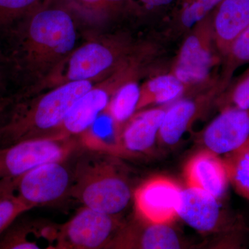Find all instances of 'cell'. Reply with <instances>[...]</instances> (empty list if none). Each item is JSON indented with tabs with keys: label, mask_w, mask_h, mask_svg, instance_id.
I'll use <instances>...</instances> for the list:
<instances>
[{
	"label": "cell",
	"mask_w": 249,
	"mask_h": 249,
	"mask_svg": "<svg viewBox=\"0 0 249 249\" xmlns=\"http://www.w3.org/2000/svg\"><path fill=\"white\" fill-rule=\"evenodd\" d=\"M75 16L52 0L28 14L5 33L9 52L5 53L13 77L23 89L38 83L76 47Z\"/></svg>",
	"instance_id": "cell-1"
},
{
	"label": "cell",
	"mask_w": 249,
	"mask_h": 249,
	"mask_svg": "<svg viewBox=\"0 0 249 249\" xmlns=\"http://www.w3.org/2000/svg\"><path fill=\"white\" fill-rule=\"evenodd\" d=\"M96 82H71L30 97H14L0 124V147L56 135L72 106Z\"/></svg>",
	"instance_id": "cell-2"
},
{
	"label": "cell",
	"mask_w": 249,
	"mask_h": 249,
	"mask_svg": "<svg viewBox=\"0 0 249 249\" xmlns=\"http://www.w3.org/2000/svg\"><path fill=\"white\" fill-rule=\"evenodd\" d=\"M71 161L70 197L90 209L121 215L133 199L134 191L121 158L82 148Z\"/></svg>",
	"instance_id": "cell-3"
},
{
	"label": "cell",
	"mask_w": 249,
	"mask_h": 249,
	"mask_svg": "<svg viewBox=\"0 0 249 249\" xmlns=\"http://www.w3.org/2000/svg\"><path fill=\"white\" fill-rule=\"evenodd\" d=\"M145 49V48H144ZM119 36L98 37L76 47L38 83L22 89L16 98L30 97L71 82L99 81L144 49Z\"/></svg>",
	"instance_id": "cell-4"
},
{
	"label": "cell",
	"mask_w": 249,
	"mask_h": 249,
	"mask_svg": "<svg viewBox=\"0 0 249 249\" xmlns=\"http://www.w3.org/2000/svg\"><path fill=\"white\" fill-rule=\"evenodd\" d=\"M82 148L78 137L62 135L0 147V196L14 193L16 181L38 165L66 160Z\"/></svg>",
	"instance_id": "cell-5"
},
{
	"label": "cell",
	"mask_w": 249,
	"mask_h": 249,
	"mask_svg": "<svg viewBox=\"0 0 249 249\" xmlns=\"http://www.w3.org/2000/svg\"><path fill=\"white\" fill-rule=\"evenodd\" d=\"M221 63L222 55L214 42L209 15L188 31L170 72L189 92L208 89L219 83V78L211 80V74Z\"/></svg>",
	"instance_id": "cell-6"
},
{
	"label": "cell",
	"mask_w": 249,
	"mask_h": 249,
	"mask_svg": "<svg viewBox=\"0 0 249 249\" xmlns=\"http://www.w3.org/2000/svg\"><path fill=\"white\" fill-rule=\"evenodd\" d=\"M146 53H141L126 62L115 71L96 82L72 106L56 135L78 137L106 110L111 97L124 82L139 78L145 68Z\"/></svg>",
	"instance_id": "cell-7"
},
{
	"label": "cell",
	"mask_w": 249,
	"mask_h": 249,
	"mask_svg": "<svg viewBox=\"0 0 249 249\" xmlns=\"http://www.w3.org/2000/svg\"><path fill=\"white\" fill-rule=\"evenodd\" d=\"M124 223L121 215L83 206L70 220L57 228L53 249H107Z\"/></svg>",
	"instance_id": "cell-8"
},
{
	"label": "cell",
	"mask_w": 249,
	"mask_h": 249,
	"mask_svg": "<svg viewBox=\"0 0 249 249\" xmlns=\"http://www.w3.org/2000/svg\"><path fill=\"white\" fill-rule=\"evenodd\" d=\"M73 156L47 162L28 172L15 183L14 193L31 209L68 197L73 181Z\"/></svg>",
	"instance_id": "cell-9"
},
{
	"label": "cell",
	"mask_w": 249,
	"mask_h": 249,
	"mask_svg": "<svg viewBox=\"0 0 249 249\" xmlns=\"http://www.w3.org/2000/svg\"><path fill=\"white\" fill-rule=\"evenodd\" d=\"M182 188L163 176L153 177L134 191L135 213L148 222L172 224L178 217Z\"/></svg>",
	"instance_id": "cell-10"
},
{
	"label": "cell",
	"mask_w": 249,
	"mask_h": 249,
	"mask_svg": "<svg viewBox=\"0 0 249 249\" xmlns=\"http://www.w3.org/2000/svg\"><path fill=\"white\" fill-rule=\"evenodd\" d=\"M220 199L199 188H182L178 216L190 227L204 233L240 229L235 219L223 209Z\"/></svg>",
	"instance_id": "cell-11"
},
{
	"label": "cell",
	"mask_w": 249,
	"mask_h": 249,
	"mask_svg": "<svg viewBox=\"0 0 249 249\" xmlns=\"http://www.w3.org/2000/svg\"><path fill=\"white\" fill-rule=\"evenodd\" d=\"M225 90L220 82L198 95L183 97L167 106L158 142L165 147L178 144L183 134Z\"/></svg>",
	"instance_id": "cell-12"
},
{
	"label": "cell",
	"mask_w": 249,
	"mask_h": 249,
	"mask_svg": "<svg viewBox=\"0 0 249 249\" xmlns=\"http://www.w3.org/2000/svg\"><path fill=\"white\" fill-rule=\"evenodd\" d=\"M186 243L172 224H155L134 214L119 229L107 249H176Z\"/></svg>",
	"instance_id": "cell-13"
},
{
	"label": "cell",
	"mask_w": 249,
	"mask_h": 249,
	"mask_svg": "<svg viewBox=\"0 0 249 249\" xmlns=\"http://www.w3.org/2000/svg\"><path fill=\"white\" fill-rule=\"evenodd\" d=\"M249 138V108H226L211 121L202 134L207 150L227 155L237 150Z\"/></svg>",
	"instance_id": "cell-14"
},
{
	"label": "cell",
	"mask_w": 249,
	"mask_h": 249,
	"mask_svg": "<svg viewBox=\"0 0 249 249\" xmlns=\"http://www.w3.org/2000/svg\"><path fill=\"white\" fill-rule=\"evenodd\" d=\"M167 106L137 111L124 124L121 129V142L128 158H135L152 151L158 142Z\"/></svg>",
	"instance_id": "cell-15"
},
{
	"label": "cell",
	"mask_w": 249,
	"mask_h": 249,
	"mask_svg": "<svg viewBox=\"0 0 249 249\" xmlns=\"http://www.w3.org/2000/svg\"><path fill=\"white\" fill-rule=\"evenodd\" d=\"M185 177L187 186L207 192L219 199L225 194L229 183L224 160L207 149L188 160Z\"/></svg>",
	"instance_id": "cell-16"
},
{
	"label": "cell",
	"mask_w": 249,
	"mask_h": 249,
	"mask_svg": "<svg viewBox=\"0 0 249 249\" xmlns=\"http://www.w3.org/2000/svg\"><path fill=\"white\" fill-rule=\"evenodd\" d=\"M211 21L222 59L232 41L249 27V0H222L211 15Z\"/></svg>",
	"instance_id": "cell-17"
},
{
	"label": "cell",
	"mask_w": 249,
	"mask_h": 249,
	"mask_svg": "<svg viewBox=\"0 0 249 249\" xmlns=\"http://www.w3.org/2000/svg\"><path fill=\"white\" fill-rule=\"evenodd\" d=\"M121 129L104 111L78 139L83 148L128 159L121 142Z\"/></svg>",
	"instance_id": "cell-18"
},
{
	"label": "cell",
	"mask_w": 249,
	"mask_h": 249,
	"mask_svg": "<svg viewBox=\"0 0 249 249\" xmlns=\"http://www.w3.org/2000/svg\"><path fill=\"white\" fill-rule=\"evenodd\" d=\"M188 89L171 72L153 76L141 85L137 111L175 102L188 93Z\"/></svg>",
	"instance_id": "cell-19"
},
{
	"label": "cell",
	"mask_w": 249,
	"mask_h": 249,
	"mask_svg": "<svg viewBox=\"0 0 249 249\" xmlns=\"http://www.w3.org/2000/svg\"><path fill=\"white\" fill-rule=\"evenodd\" d=\"M131 0H55V4L68 10L75 18L87 22L106 20L129 4Z\"/></svg>",
	"instance_id": "cell-20"
},
{
	"label": "cell",
	"mask_w": 249,
	"mask_h": 249,
	"mask_svg": "<svg viewBox=\"0 0 249 249\" xmlns=\"http://www.w3.org/2000/svg\"><path fill=\"white\" fill-rule=\"evenodd\" d=\"M137 80L138 78H132L121 85L105 110L121 129L137 112L141 91Z\"/></svg>",
	"instance_id": "cell-21"
},
{
	"label": "cell",
	"mask_w": 249,
	"mask_h": 249,
	"mask_svg": "<svg viewBox=\"0 0 249 249\" xmlns=\"http://www.w3.org/2000/svg\"><path fill=\"white\" fill-rule=\"evenodd\" d=\"M229 182L239 195L249 200V138L224 159Z\"/></svg>",
	"instance_id": "cell-22"
},
{
	"label": "cell",
	"mask_w": 249,
	"mask_h": 249,
	"mask_svg": "<svg viewBox=\"0 0 249 249\" xmlns=\"http://www.w3.org/2000/svg\"><path fill=\"white\" fill-rule=\"evenodd\" d=\"M222 71L219 75L221 84L227 88L237 69L249 65V27L235 37L222 57Z\"/></svg>",
	"instance_id": "cell-23"
},
{
	"label": "cell",
	"mask_w": 249,
	"mask_h": 249,
	"mask_svg": "<svg viewBox=\"0 0 249 249\" xmlns=\"http://www.w3.org/2000/svg\"><path fill=\"white\" fill-rule=\"evenodd\" d=\"M43 3L42 0H0V32L5 34Z\"/></svg>",
	"instance_id": "cell-24"
},
{
	"label": "cell",
	"mask_w": 249,
	"mask_h": 249,
	"mask_svg": "<svg viewBox=\"0 0 249 249\" xmlns=\"http://www.w3.org/2000/svg\"><path fill=\"white\" fill-rule=\"evenodd\" d=\"M220 110L226 108H249V69L237 79L231 80L216 102Z\"/></svg>",
	"instance_id": "cell-25"
},
{
	"label": "cell",
	"mask_w": 249,
	"mask_h": 249,
	"mask_svg": "<svg viewBox=\"0 0 249 249\" xmlns=\"http://www.w3.org/2000/svg\"><path fill=\"white\" fill-rule=\"evenodd\" d=\"M32 227L27 223H13L0 238V249H37L40 246L29 239Z\"/></svg>",
	"instance_id": "cell-26"
},
{
	"label": "cell",
	"mask_w": 249,
	"mask_h": 249,
	"mask_svg": "<svg viewBox=\"0 0 249 249\" xmlns=\"http://www.w3.org/2000/svg\"><path fill=\"white\" fill-rule=\"evenodd\" d=\"M31 209L16 193L0 196V235L19 216Z\"/></svg>",
	"instance_id": "cell-27"
},
{
	"label": "cell",
	"mask_w": 249,
	"mask_h": 249,
	"mask_svg": "<svg viewBox=\"0 0 249 249\" xmlns=\"http://www.w3.org/2000/svg\"><path fill=\"white\" fill-rule=\"evenodd\" d=\"M12 76L11 66L6 55L0 50V101L7 97L5 96L6 85L9 77Z\"/></svg>",
	"instance_id": "cell-28"
},
{
	"label": "cell",
	"mask_w": 249,
	"mask_h": 249,
	"mask_svg": "<svg viewBox=\"0 0 249 249\" xmlns=\"http://www.w3.org/2000/svg\"><path fill=\"white\" fill-rule=\"evenodd\" d=\"M195 1L200 6L201 9L209 15L211 11H213L218 5L220 4L222 0H195Z\"/></svg>",
	"instance_id": "cell-29"
},
{
	"label": "cell",
	"mask_w": 249,
	"mask_h": 249,
	"mask_svg": "<svg viewBox=\"0 0 249 249\" xmlns=\"http://www.w3.org/2000/svg\"><path fill=\"white\" fill-rule=\"evenodd\" d=\"M13 102H14L13 96H7L0 101V124L4 121L6 113L9 110L10 106H11Z\"/></svg>",
	"instance_id": "cell-30"
},
{
	"label": "cell",
	"mask_w": 249,
	"mask_h": 249,
	"mask_svg": "<svg viewBox=\"0 0 249 249\" xmlns=\"http://www.w3.org/2000/svg\"><path fill=\"white\" fill-rule=\"evenodd\" d=\"M139 1L145 8L151 9L170 4L174 0H139Z\"/></svg>",
	"instance_id": "cell-31"
},
{
	"label": "cell",
	"mask_w": 249,
	"mask_h": 249,
	"mask_svg": "<svg viewBox=\"0 0 249 249\" xmlns=\"http://www.w3.org/2000/svg\"><path fill=\"white\" fill-rule=\"evenodd\" d=\"M190 1V0H187V1Z\"/></svg>",
	"instance_id": "cell-32"
}]
</instances>
